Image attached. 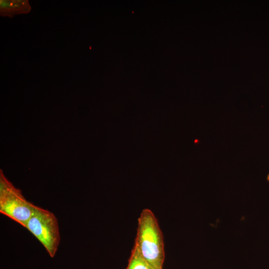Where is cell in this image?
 <instances>
[{
    "mask_svg": "<svg viewBox=\"0 0 269 269\" xmlns=\"http://www.w3.org/2000/svg\"><path fill=\"white\" fill-rule=\"evenodd\" d=\"M134 245L154 269H162L164 260L162 233L156 218L149 209H143L138 218Z\"/></svg>",
    "mask_w": 269,
    "mask_h": 269,
    "instance_id": "obj_1",
    "label": "cell"
},
{
    "mask_svg": "<svg viewBox=\"0 0 269 269\" xmlns=\"http://www.w3.org/2000/svg\"><path fill=\"white\" fill-rule=\"evenodd\" d=\"M25 228L41 243L49 255L54 257L60 242L58 221L55 215L36 206Z\"/></svg>",
    "mask_w": 269,
    "mask_h": 269,
    "instance_id": "obj_3",
    "label": "cell"
},
{
    "mask_svg": "<svg viewBox=\"0 0 269 269\" xmlns=\"http://www.w3.org/2000/svg\"><path fill=\"white\" fill-rule=\"evenodd\" d=\"M126 269H154L142 257L136 246L134 245L128 265Z\"/></svg>",
    "mask_w": 269,
    "mask_h": 269,
    "instance_id": "obj_5",
    "label": "cell"
},
{
    "mask_svg": "<svg viewBox=\"0 0 269 269\" xmlns=\"http://www.w3.org/2000/svg\"><path fill=\"white\" fill-rule=\"evenodd\" d=\"M31 7L27 0H0V15L10 18L15 15L27 13Z\"/></svg>",
    "mask_w": 269,
    "mask_h": 269,
    "instance_id": "obj_4",
    "label": "cell"
},
{
    "mask_svg": "<svg viewBox=\"0 0 269 269\" xmlns=\"http://www.w3.org/2000/svg\"><path fill=\"white\" fill-rule=\"evenodd\" d=\"M267 179H268V180L269 181V173L268 175Z\"/></svg>",
    "mask_w": 269,
    "mask_h": 269,
    "instance_id": "obj_6",
    "label": "cell"
},
{
    "mask_svg": "<svg viewBox=\"0 0 269 269\" xmlns=\"http://www.w3.org/2000/svg\"><path fill=\"white\" fill-rule=\"evenodd\" d=\"M36 206L28 201L0 171V212L25 227Z\"/></svg>",
    "mask_w": 269,
    "mask_h": 269,
    "instance_id": "obj_2",
    "label": "cell"
}]
</instances>
